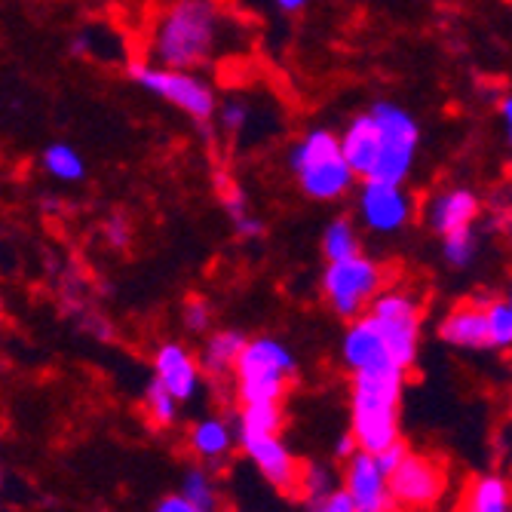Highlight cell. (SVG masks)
I'll return each instance as SVG.
<instances>
[{
	"label": "cell",
	"mask_w": 512,
	"mask_h": 512,
	"mask_svg": "<svg viewBox=\"0 0 512 512\" xmlns=\"http://www.w3.org/2000/svg\"><path fill=\"white\" fill-rule=\"evenodd\" d=\"M417 347H421V301L408 289H381L371 307L344 332L341 359L350 371H408L417 359Z\"/></svg>",
	"instance_id": "6da1fadb"
},
{
	"label": "cell",
	"mask_w": 512,
	"mask_h": 512,
	"mask_svg": "<svg viewBox=\"0 0 512 512\" xmlns=\"http://www.w3.org/2000/svg\"><path fill=\"white\" fill-rule=\"evenodd\" d=\"M341 148L356 178L405 181L421 148V126L405 108L375 102L347 123L341 132Z\"/></svg>",
	"instance_id": "7a4b0ae2"
},
{
	"label": "cell",
	"mask_w": 512,
	"mask_h": 512,
	"mask_svg": "<svg viewBox=\"0 0 512 512\" xmlns=\"http://www.w3.org/2000/svg\"><path fill=\"white\" fill-rule=\"evenodd\" d=\"M221 37L215 0H172L151 31V56L169 68L197 71L212 62Z\"/></svg>",
	"instance_id": "3957f363"
},
{
	"label": "cell",
	"mask_w": 512,
	"mask_h": 512,
	"mask_svg": "<svg viewBox=\"0 0 512 512\" xmlns=\"http://www.w3.org/2000/svg\"><path fill=\"white\" fill-rule=\"evenodd\" d=\"M402 390H405V371L399 368L353 371L350 433L356 439V448L378 454L399 442Z\"/></svg>",
	"instance_id": "277c9868"
},
{
	"label": "cell",
	"mask_w": 512,
	"mask_h": 512,
	"mask_svg": "<svg viewBox=\"0 0 512 512\" xmlns=\"http://www.w3.org/2000/svg\"><path fill=\"white\" fill-rule=\"evenodd\" d=\"M289 169L295 172L298 188L316 203H335L356 184V172L341 148V135L332 129L304 132L289 154Z\"/></svg>",
	"instance_id": "5b68a950"
},
{
	"label": "cell",
	"mask_w": 512,
	"mask_h": 512,
	"mask_svg": "<svg viewBox=\"0 0 512 512\" xmlns=\"http://www.w3.org/2000/svg\"><path fill=\"white\" fill-rule=\"evenodd\" d=\"M295 371H298V359L283 341H276V338L246 341L234 368L240 405L283 402L289 384L295 381Z\"/></svg>",
	"instance_id": "8992f818"
},
{
	"label": "cell",
	"mask_w": 512,
	"mask_h": 512,
	"mask_svg": "<svg viewBox=\"0 0 512 512\" xmlns=\"http://www.w3.org/2000/svg\"><path fill=\"white\" fill-rule=\"evenodd\" d=\"M126 74L135 86L148 89L151 96L169 102L172 108H178L181 114H188L191 120H212L218 99L215 89L188 68H169V65H151V62H129Z\"/></svg>",
	"instance_id": "52a82bcc"
},
{
	"label": "cell",
	"mask_w": 512,
	"mask_h": 512,
	"mask_svg": "<svg viewBox=\"0 0 512 512\" xmlns=\"http://www.w3.org/2000/svg\"><path fill=\"white\" fill-rule=\"evenodd\" d=\"M384 289V270L378 261L359 255L329 261L322 273V295L329 301V307L341 319H356L362 316L371 301H375Z\"/></svg>",
	"instance_id": "ba28073f"
},
{
	"label": "cell",
	"mask_w": 512,
	"mask_h": 512,
	"mask_svg": "<svg viewBox=\"0 0 512 512\" xmlns=\"http://www.w3.org/2000/svg\"><path fill=\"white\" fill-rule=\"evenodd\" d=\"M356 215L371 234H399L414 215V200L405 191V181H375L365 178L356 194Z\"/></svg>",
	"instance_id": "9c48e42d"
},
{
	"label": "cell",
	"mask_w": 512,
	"mask_h": 512,
	"mask_svg": "<svg viewBox=\"0 0 512 512\" xmlns=\"http://www.w3.org/2000/svg\"><path fill=\"white\" fill-rule=\"evenodd\" d=\"M445 488V470L424 454L408 451L399 467L390 473V494L396 509H433L442 503Z\"/></svg>",
	"instance_id": "30bf717a"
},
{
	"label": "cell",
	"mask_w": 512,
	"mask_h": 512,
	"mask_svg": "<svg viewBox=\"0 0 512 512\" xmlns=\"http://www.w3.org/2000/svg\"><path fill=\"white\" fill-rule=\"evenodd\" d=\"M344 488L353 497L356 512H387V509H396L393 506V494H390V476L384 473V467H381L378 457L371 454V451L356 448L347 457Z\"/></svg>",
	"instance_id": "8fae6325"
},
{
	"label": "cell",
	"mask_w": 512,
	"mask_h": 512,
	"mask_svg": "<svg viewBox=\"0 0 512 512\" xmlns=\"http://www.w3.org/2000/svg\"><path fill=\"white\" fill-rule=\"evenodd\" d=\"M240 445L246 451V457L255 463V470L279 491H295L301 470L298 460L292 457V451L286 448V442L279 439V433H243Z\"/></svg>",
	"instance_id": "7c38bea8"
},
{
	"label": "cell",
	"mask_w": 512,
	"mask_h": 512,
	"mask_svg": "<svg viewBox=\"0 0 512 512\" xmlns=\"http://www.w3.org/2000/svg\"><path fill=\"white\" fill-rule=\"evenodd\" d=\"M154 378L184 405L191 402L200 393L203 384V368H200V356H194L184 344L178 341H166L157 347L154 356Z\"/></svg>",
	"instance_id": "4fadbf2b"
},
{
	"label": "cell",
	"mask_w": 512,
	"mask_h": 512,
	"mask_svg": "<svg viewBox=\"0 0 512 512\" xmlns=\"http://www.w3.org/2000/svg\"><path fill=\"white\" fill-rule=\"evenodd\" d=\"M479 215V197L467 188H445L427 203V227L445 237L451 230L470 227Z\"/></svg>",
	"instance_id": "5bb4252c"
},
{
	"label": "cell",
	"mask_w": 512,
	"mask_h": 512,
	"mask_svg": "<svg viewBox=\"0 0 512 512\" xmlns=\"http://www.w3.org/2000/svg\"><path fill=\"white\" fill-rule=\"evenodd\" d=\"M439 338L448 347L457 350H485L488 347V319H485V304H460L454 307L442 325H439Z\"/></svg>",
	"instance_id": "9a60e30c"
},
{
	"label": "cell",
	"mask_w": 512,
	"mask_h": 512,
	"mask_svg": "<svg viewBox=\"0 0 512 512\" xmlns=\"http://www.w3.org/2000/svg\"><path fill=\"white\" fill-rule=\"evenodd\" d=\"M246 335L237 332V329H218V332H209L203 350H200V368L206 378H227L234 375L237 368V359L246 347Z\"/></svg>",
	"instance_id": "2e32d148"
},
{
	"label": "cell",
	"mask_w": 512,
	"mask_h": 512,
	"mask_svg": "<svg viewBox=\"0 0 512 512\" xmlns=\"http://www.w3.org/2000/svg\"><path fill=\"white\" fill-rule=\"evenodd\" d=\"M215 191H218V203L224 206L227 218L234 221L243 240L264 237V221L249 209V197L237 181H230V175H215Z\"/></svg>",
	"instance_id": "e0dca14e"
},
{
	"label": "cell",
	"mask_w": 512,
	"mask_h": 512,
	"mask_svg": "<svg viewBox=\"0 0 512 512\" xmlns=\"http://www.w3.org/2000/svg\"><path fill=\"white\" fill-rule=\"evenodd\" d=\"M188 442H191V451L200 460L215 463V460H221V457H227L230 451H234V445L240 442V436H237L234 427L224 421V417H203V421H197L191 427Z\"/></svg>",
	"instance_id": "ac0fdd59"
},
{
	"label": "cell",
	"mask_w": 512,
	"mask_h": 512,
	"mask_svg": "<svg viewBox=\"0 0 512 512\" xmlns=\"http://www.w3.org/2000/svg\"><path fill=\"white\" fill-rule=\"evenodd\" d=\"M40 166L46 175H53L56 181L62 184H77L86 178V160L83 154L68 145V142H53V145H46L43 154H40Z\"/></svg>",
	"instance_id": "d6986e66"
},
{
	"label": "cell",
	"mask_w": 512,
	"mask_h": 512,
	"mask_svg": "<svg viewBox=\"0 0 512 512\" xmlns=\"http://www.w3.org/2000/svg\"><path fill=\"white\" fill-rule=\"evenodd\" d=\"M463 506H467L470 512H509L512 509V488L503 476H479L470 485Z\"/></svg>",
	"instance_id": "ffe728a7"
},
{
	"label": "cell",
	"mask_w": 512,
	"mask_h": 512,
	"mask_svg": "<svg viewBox=\"0 0 512 512\" xmlns=\"http://www.w3.org/2000/svg\"><path fill=\"white\" fill-rule=\"evenodd\" d=\"M283 430V405L279 402H252L240 408L237 436L243 433H279Z\"/></svg>",
	"instance_id": "44dd1931"
},
{
	"label": "cell",
	"mask_w": 512,
	"mask_h": 512,
	"mask_svg": "<svg viewBox=\"0 0 512 512\" xmlns=\"http://www.w3.org/2000/svg\"><path fill=\"white\" fill-rule=\"evenodd\" d=\"M142 405H145V414L154 427H172L178 421V408L181 402L157 381L151 378V384L145 387V396H142Z\"/></svg>",
	"instance_id": "7402d4cb"
},
{
	"label": "cell",
	"mask_w": 512,
	"mask_h": 512,
	"mask_svg": "<svg viewBox=\"0 0 512 512\" xmlns=\"http://www.w3.org/2000/svg\"><path fill=\"white\" fill-rule=\"evenodd\" d=\"M338 488V479L329 467H322V463H310V467L301 470V479H298V491L304 494L307 506L310 509H322V503L329 500V494Z\"/></svg>",
	"instance_id": "603a6c76"
},
{
	"label": "cell",
	"mask_w": 512,
	"mask_h": 512,
	"mask_svg": "<svg viewBox=\"0 0 512 512\" xmlns=\"http://www.w3.org/2000/svg\"><path fill=\"white\" fill-rule=\"evenodd\" d=\"M322 252L329 261L359 255V234H356L353 221H347V218L329 221V227H325V234H322Z\"/></svg>",
	"instance_id": "cb8c5ba5"
},
{
	"label": "cell",
	"mask_w": 512,
	"mask_h": 512,
	"mask_svg": "<svg viewBox=\"0 0 512 512\" xmlns=\"http://www.w3.org/2000/svg\"><path fill=\"white\" fill-rule=\"evenodd\" d=\"M178 491L191 500L194 512H212L221 503L218 500V485H215V479L206 470H188V473H184V479H181Z\"/></svg>",
	"instance_id": "d4e9b609"
},
{
	"label": "cell",
	"mask_w": 512,
	"mask_h": 512,
	"mask_svg": "<svg viewBox=\"0 0 512 512\" xmlns=\"http://www.w3.org/2000/svg\"><path fill=\"white\" fill-rule=\"evenodd\" d=\"M476 255H479V240H476L473 224L460 227V230H451V234L442 237V258L451 267H470L476 261Z\"/></svg>",
	"instance_id": "484cf974"
},
{
	"label": "cell",
	"mask_w": 512,
	"mask_h": 512,
	"mask_svg": "<svg viewBox=\"0 0 512 512\" xmlns=\"http://www.w3.org/2000/svg\"><path fill=\"white\" fill-rule=\"evenodd\" d=\"M485 319H488V347L509 350L512 347V307L506 301H488Z\"/></svg>",
	"instance_id": "4316f807"
},
{
	"label": "cell",
	"mask_w": 512,
	"mask_h": 512,
	"mask_svg": "<svg viewBox=\"0 0 512 512\" xmlns=\"http://www.w3.org/2000/svg\"><path fill=\"white\" fill-rule=\"evenodd\" d=\"M181 319H184V329L194 332V335H203L212 329V322H215V310L206 298H188L184 301V310H181Z\"/></svg>",
	"instance_id": "83f0119b"
},
{
	"label": "cell",
	"mask_w": 512,
	"mask_h": 512,
	"mask_svg": "<svg viewBox=\"0 0 512 512\" xmlns=\"http://www.w3.org/2000/svg\"><path fill=\"white\" fill-rule=\"evenodd\" d=\"M215 114H218L221 129L230 135H240L249 126V105L243 99H227L221 108H215Z\"/></svg>",
	"instance_id": "f1b7e54d"
},
{
	"label": "cell",
	"mask_w": 512,
	"mask_h": 512,
	"mask_svg": "<svg viewBox=\"0 0 512 512\" xmlns=\"http://www.w3.org/2000/svg\"><path fill=\"white\" fill-rule=\"evenodd\" d=\"M105 240L114 249H126L129 246V224H126V218H120V215L108 218V224H105Z\"/></svg>",
	"instance_id": "f546056e"
},
{
	"label": "cell",
	"mask_w": 512,
	"mask_h": 512,
	"mask_svg": "<svg viewBox=\"0 0 512 512\" xmlns=\"http://www.w3.org/2000/svg\"><path fill=\"white\" fill-rule=\"evenodd\" d=\"M319 512H356V503H353V497L347 494V488L344 485H338L332 494H329V500L322 503V509Z\"/></svg>",
	"instance_id": "4dcf8cb0"
},
{
	"label": "cell",
	"mask_w": 512,
	"mask_h": 512,
	"mask_svg": "<svg viewBox=\"0 0 512 512\" xmlns=\"http://www.w3.org/2000/svg\"><path fill=\"white\" fill-rule=\"evenodd\" d=\"M157 509H160V512H194L191 500L184 497L181 491H175V494H166V497L157 503Z\"/></svg>",
	"instance_id": "1f68e13d"
},
{
	"label": "cell",
	"mask_w": 512,
	"mask_h": 512,
	"mask_svg": "<svg viewBox=\"0 0 512 512\" xmlns=\"http://www.w3.org/2000/svg\"><path fill=\"white\" fill-rule=\"evenodd\" d=\"M500 120H503V129H506V142L512 148V96H506L500 102Z\"/></svg>",
	"instance_id": "d6a6232c"
},
{
	"label": "cell",
	"mask_w": 512,
	"mask_h": 512,
	"mask_svg": "<svg viewBox=\"0 0 512 512\" xmlns=\"http://www.w3.org/2000/svg\"><path fill=\"white\" fill-rule=\"evenodd\" d=\"M273 4L283 10V13H301L310 4V0H273Z\"/></svg>",
	"instance_id": "836d02e7"
},
{
	"label": "cell",
	"mask_w": 512,
	"mask_h": 512,
	"mask_svg": "<svg viewBox=\"0 0 512 512\" xmlns=\"http://www.w3.org/2000/svg\"><path fill=\"white\" fill-rule=\"evenodd\" d=\"M506 304L512 307V286H509V295H506Z\"/></svg>",
	"instance_id": "e575fe53"
},
{
	"label": "cell",
	"mask_w": 512,
	"mask_h": 512,
	"mask_svg": "<svg viewBox=\"0 0 512 512\" xmlns=\"http://www.w3.org/2000/svg\"><path fill=\"white\" fill-rule=\"evenodd\" d=\"M0 488H4V470H0Z\"/></svg>",
	"instance_id": "d590c367"
}]
</instances>
